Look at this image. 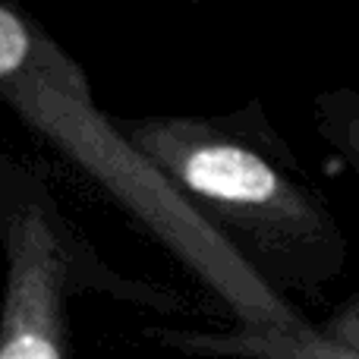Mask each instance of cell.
I'll use <instances>...</instances> for the list:
<instances>
[{
	"label": "cell",
	"mask_w": 359,
	"mask_h": 359,
	"mask_svg": "<svg viewBox=\"0 0 359 359\" xmlns=\"http://www.w3.org/2000/svg\"><path fill=\"white\" fill-rule=\"evenodd\" d=\"M117 136L274 293L318 290L344 271L347 236L265 117L262 101L215 117H111Z\"/></svg>",
	"instance_id": "cell-1"
},
{
	"label": "cell",
	"mask_w": 359,
	"mask_h": 359,
	"mask_svg": "<svg viewBox=\"0 0 359 359\" xmlns=\"http://www.w3.org/2000/svg\"><path fill=\"white\" fill-rule=\"evenodd\" d=\"M0 359H73V299L86 293L155 312L177 293L126 278L63 211L50 183L0 149Z\"/></svg>",
	"instance_id": "cell-2"
},
{
	"label": "cell",
	"mask_w": 359,
	"mask_h": 359,
	"mask_svg": "<svg viewBox=\"0 0 359 359\" xmlns=\"http://www.w3.org/2000/svg\"><path fill=\"white\" fill-rule=\"evenodd\" d=\"M92 98L82 63L16 0H0V101L22 107L41 95Z\"/></svg>",
	"instance_id": "cell-3"
},
{
	"label": "cell",
	"mask_w": 359,
	"mask_h": 359,
	"mask_svg": "<svg viewBox=\"0 0 359 359\" xmlns=\"http://www.w3.org/2000/svg\"><path fill=\"white\" fill-rule=\"evenodd\" d=\"M149 337L161 347L198 359H359L356 350L328 341L316 325L299 331H183L149 328Z\"/></svg>",
	"instance_id": "cell-4"
},
{
	"label": "cell",
	"mask_w": 359,
	"mask_h": 359,
	"mask_svg": "<svg viewBox=\"0 0 359 359\" xmlns=\"http://www.w3.org/2000/svg\"><path fill=\"white\" fill-rule=\"evenodd\" d=\"M316 133L359 180V86L325 88L312 101Z\"/></svg>",
	"instance_id": "cell-5"
},
{
	"label": "cell",
	"mask_w": 359,
	"mask_h": 359,
	"mask_svg": "<svg viewBox=\"0 0 359 359\" xmlns=\"http://www.w3.org/2000/svg\"><path fill=\"white\" fill-rule=\"evenodd\" d=\"M318 331H322L328 341H334V344H341V347L356 350L359 353V297H353L350 303H344L334 316H328V322L318 325Z\"/></svg>",
	"instance_id": "cell-6"
}]
</instances>
